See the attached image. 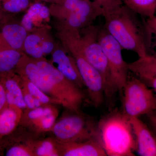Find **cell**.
I'll list each match as a JSON object with an SVG mask.
<instances>
[{
    "mask_svg": "<svg viewBox=\"0 0 156 156\" xmlns=\"http://www.w3.org/2000/svg\"><path fill=\"white\" fill-rule=\"evenodd\" d=\"M27 31L17 23H5L1 29L0 38L9 48L21 51L27 36Z\"/></svg>",
    "mask_w": 156,
    "mask_h": 156,
    "instance_id": "cell-15",
    "label": "cell"
},
{
    "mask_svg": "<svg viewBox=\"0 0 156 156\" xmlns=\"http://www.w3.org/2000/svg\"><path fill=\"white\" fill-rule=\"evenodd\" d=\"M57 115L58 113L44 116L34 122L31 126L40 132L50 131L55 125Z\"/></svg>",
    "mask_w": 156,
    "mask_h": 156,
    "instance_id": "cell-25",
    "label": "cell"
},
{
    "mask_svg": "<svg viewBox=\"0 0 156 156\" xmlns=\"http://www.w3.org/2000/svg\"><path fill=\"white\" fill-rule=\"evenodd\" d=\"M99 29L96 26L87 27L83 35H81V45L87 61L100 73L103 78L105 95L110 97L109 71L106 56L98 41Z\"/></svg>",
    "mask_w": 156,
    "mask_h": 156,
    "instance_id": "cell-9",
    "label": "cell"
},
{
    "mask_svg": "<svg viewBox=\"0 0 156 156\" xmlns=\"http://www.w3.org/2000/svg\"><path fill=\"white\" fill-rule=\"evenodd\" d=\"M7 105L5 89L2 81V76H0V112Z\"/></svg>",
    "mask_w": 156,
    "mask_h": 156,
    "instance_id": "cell-30",
    "label": "cell"
},
{
    "mask_svg": "<svg viewBox=\"0 0 156 156\" xmlns=\"http://www.w3.org/2000/svg\"><path fill=\"white\" fill-rule=\"evenodd\" d=\"M129 71L140 80L156 78V57L147 55L128 63Z\"/></svg>",
    "mask_w": 156,
    "mask_h": 156,
    "instance_id": "cell-17",
    "label": "cell"
},
{
    "mask_svg": "<svg viewBox=\"0 0 156 156\" xmlns=\"http://www.w3.org/2000/svg\"><path fill=\"white\" fill-rule=\"evenodd\" d=\"M14 71L2 76L5 86L8 105L17 107L23 110L27 108L24 100L20 77L16 76Z\"/></svg>",
    "mask_w": 156,
    "mask_h": 156,
    "instance_id": "cell-14",
    "label": "cell"
},
{
    "mask_svg": "<svg viewBox=\"0 0 156 156\" xmlns=\"http://www.w3.org/2000/svg\"><path fill=\"white\" fill-rule=\"evenodd\" d=\"M52 60L55 67L79 88L85 87L74 58L65 48H55L52 52Z\"/></svg>",
    "mask_w": 156,
    "mask_h": 156,
    "instance_id": "cell-12",
    "label": "cell"
},
{
    "mask_svg": "<svg viewBox=\"0 0 156 156\" xmlns=\"http://www.w3.org/2000/svg\"><path fill=\"white\" fill-rule=\"evenodd\" d=\"M50 11L49 8L47 6L43 5L40 11L39 17L41 19H46L49 17L50 15Z\"/></svg>",
    "mask_w": 156,
    "mask_h": 156,
    "instance_id": "cell-34",
    "label": "cell"
},
{
    "mask_svg": "<svg viewBox=\"0 0 156 156\" xmlns=\"http://www.w3.org/2000/svg\"><path fill=\"white\" fill-rule=\"evenodd\" d=\"M95 138L107 156H135V135L130 119L123 112H115L101 119L96 128Z\"/></svg>",
    "mask_w": 156,
    "mask_h": 156,
    "instance_id": "cell-1",
    "label": "cell"
},
{
    "mask_svg": "<svg viewBox=\"0 0 156 156\" xmlns=\"http://www.w3.org/2000/svg\"><path fill=\"white\" fill-rule=\"evenodd\" d=\"M34 156H59L58 143L56 140L48 139L36 142H29Z\"/></svg>",
    "mask_w": 156,
    "mask_h": 156,
    "instance_id": "cell-20",
    "label": "cell"
},
{
    "mask_svg": "<svg viewBox=\"0 0 156 156\" xmlns=\"http://www.w3.org/2000/svg\"><path fill=\"white\" fill-rule=\"evenodd\" d=\"M20 77L22 87L26 89L34 97L39 99L42 103L45 105L53 103L59 104L57 101L46 94L28 79L22 76H20Z\"/></svg>",
    "mask_w": 156,
    "mask_h": 156,
    "instance_id": "cell-21",
    "label": "cell"
},
{
    "mask_svg": "<svg viewBox=\"0 0 156 156\" xmlns=\"http://www.w3.org/2000/svg\"><path fill=\"white\" fill-rule=\"evenodd\" d=\"M6 156H34L30 144L16 145L10 147L6 152Z\"/></svg>",
    "mask_w": 156,
    "mask_h": 156,
    "instance_id": "cell-27",
    "label": "cell"
},
{
    "mask_svg": "<svg viewBox=\"0 0 156 156\" xmlns=\"http://www.w3.org/2000/svg\"><path fill=\"white\" fill-rule=\"evenodd\" d=\"M96 128L90 121L79 114L63 117L55 123L51 131L58 143L83 141L95 137Z\"/></svg>",
    "mask_w": 156,
    "mask_h": 156,
    "instance_id": "cell-5",
    "label": "cell"
},
{
    "mask_svg": "<svg viewBox=\"0 0 156 156\" xmlns=\"http://www.w3.org/2000/svg\"><path fill=\"white\" fill-rule=\"evenodd\" d=\"M44 38L41 34L37 32L27 35L23 44V50L25 54L30 56L34 50L41 45Z\"/></svg>",
    "mask_w": 156,
    "mask_h": 156,
    "instance_id": "cell-26",
    "label": "cell"
},
{
    "mask_svg": "<svg viewBox=\"0 0 156 156\" xmlns=\"http://www.w3.org/2000/svg\"><path fill=\"white\" fill-rule=\"evenodd\" d=\"M96 5L99 7L102 10V12L105 10H108L118 5H122V2L118 0H92Z\"/></svg>",
    "mask_w": 156,
    "mask_h": 156,
    "instance_id": "cell-28",
    "label": "cell"
},
{
    "mask_svg": "<svg viewBox=\"0 0 156 156\" xmlns=\"http://www.w3.org/2000/svg\"><path fill=\"white\" fill-rule=\"evenodd\" d=\"M155 92H156V91H155ZM155 101H156V95H155Z\"/></svg>",
    "mask_w": 156,
    "mask_h": 156,
    "instance_id": "cell-37",
    "label": "cell"
},
{
    "mask_svg": "<svg viewBox=\"0 0 156 156\" xmlns=\"http://www.w3.org/2000/svg\"><path fill=\"white\" fill-rule=\"evenodd\" d=\"M23 53L9 48L0 38V76L15 70Z\"/></svg>",
    "mask_w": 156,
    "mask_h": 156,
    "instance_id": "cell-18",
    "label": "cell"
},
{
    "mask_svg": "<svg viewBox=\"0 0 156 156\" xmlns=\"http://www.w3.org/2000/svg\"><path fill=\"white\" fill-rule=\"evenodd\" d=\"M31 109L27 108L25 112L23 113L20 123L22 122L27 126H31L37 120L46 115L45 106Z\"/></svg>",
    "mask_w": 156,
    "mask_h": 156,
    "instance_id": "cell-24",
    "label": "cell"
},
{
    "mask_svg": "<svg viewBox=\"0 0 156 156\" xmlns=\"http://www.w3.org/2000/svg\"><path fill=\"white\" fill-rule=\"evenodd\" d=\"M4 12L0 10V20H2L3 18H4Z\"/></svg>",
    "mask_w": 156,
    "mask_h": 156,
    "instance_id": "cell-36",
    "label": "cell"
},
{
    "mask_svg": "<svg viewBox=\"0 0 156 156\" xmlns=\"http://www.w3.org/2000/svg\"><path fill=\"white\" fill-rule=\"evenodd\" d=\"M147 25L149 31L156 34V16L147 18Z\"/></svg>",
    "mask_w": 156,
    "mask_h": 156,
    "instance_id": "cell-33",
    "label": "cell"
},
{
    "mask_svg": "<svg viewBox=\"0 0 156 156\" xmlns=\"http://www.w3.org/2000/svg\"><path fill=\"white\" fill-rule=\"evenodd\" d=\"M123 90L122 112L129 119L147 115L156 109L153 92L140 79L128 80Z\"/></svg>",
    "mask_w": 156,
    "mask_h": 156,
    "instance_id": "cell-4",
    "label": "cell"
},
{
    "mask_svg": "<svg viewBox=\"0 0 156 156\" xmlns=\"http://www.w3.org/2000/svg\"><path fill=\"white\" fill-rule=\"evenodd\" d=\"M146 115L151 130L156 135V109Z\"/></svg>",
    "mask_w": 156,
    "mask_h": 156,
    "instance_id": "cell-32",
    "label": "cell"
},
{
    "mask_svg": "<svg viewBox=\"0 0 156 156\" xmlns=\"http://www.w3.org/2000/svg\"><path fill=\"white\" fill-rule=\"evenodd\" d=\"M58 6L63 25L76 29L91 25L102 15V10L91 0H60Z\"/></svg>",
    "mask_w": 156,
    "mask_h": 156,
    "instance_id": "cell-6",
    "label": "cell"
},
{
    "mask_svg": "<svg viewBox=\"0 0 156 156\" xmlns=\"http://www.w3.org/2000/svg\"><path fill=\"white\" fill-rule=\"evenodd\" d=\"M30 0H0V10L4 13H17L28 7Z\"/></svg>",
    "mask_w": 156,
    "mask_h": 156,
    "instance_id": "cell-22",
    "label": "cell"
},
{
    "mask_svg": "<svg viewBox=\"0 0 156 156\" xmlns=\"http://www.w3.org/2000/svg\"><path fill=\"white\" fill-rule=\"evenodd\" d=\"M41 1H48V0H41Z\"/></svg>",
    "mask_w": 156,
    "mask_h": 156,
    "instance_id": "cell-39",
    "label": "cell"
},
{
    "mask_svg": "<svg viewBox=\"0 0 156 156\" xmlns=\"http://www.w3.org/2000/svg\"><path fill=\"white\" fill-rule=\"evenodd\" d=\"M133 13L123 4L104 11L102 16L104 17V28L122 49L133 51L139 57H143L147 55L145 43Z\"/></svg>",
    "mask_w": 156,
    "mask_h": 156,
    "instance_id": "cell-2",
    "label": "cell"
},
{
    "mask_svg": "<svg viewBox=\"0 0 156 156\" xmlns=\"http://www.w3.org/2000/svg\"><path fill=\"white\" fill-rule=\"evenodd\" d=\"M68 50L75 60L90 100L94 106H100L105 95V87L102 76L87 61L80 44H72L68 47Z\"/></svg>",
    "mask_w": 156,
    "mask_h": 156,
    "instance_id": "cell-7",
    "label": "cell"
},
{
    "mask_svg": "<svg viewBox=\"0 0 156 156\" xmlns=\"http://www.w3.org/2000/svg\"><path fill=\"white\" fill-rule=\"evenodd\" d=\"M15 70L18 75L28 79L46 94L57 101L59 105L67 109V101L64 95L52 78L39 67L33 58L23 53Z\"/></svg>",
    "mask_w": 156,
    "mask_h": 156,
    "instance_id": "cell-8",
    "label": "cell"
},
{
    "mask_svg": "<svg viewBox=\"0 0 156 156\" xmlns=\"http://www.w3.org/2000/svg\"><path fill=\"white\" fill-rule=\"evenodd\" d=\"M23 113L19 108L9 105L0 112V138L15 130L20 123Z\"/></svg>",
    "mask_w": 156,
    "mask_h": 156,
    "instance_id": "cell-16",
    "label": "cell"
},
{
    "mask_svg": "<svg viewBox=\"0 0 156 156\" xmlns=\"http://www.w3.org/2000/svg\"><path fill=\"white\" fill-rule=\"evenodd\" d=\"M118 1H120V2H123V0H118Z\"/></svg>",
    "mask_w": 156,
    "mask_h": 156,
    "instance_id": "cell-38",
    "label": "cell"
},
{
    "mask_svg": "<svg viewBox=\"0 0 156 156\" xmlns=\"http://www.w3.org/2000/svg\"><path fill=\"white\" fill-rule=\"evenodd\" d=\"M41 46L44 55L50 54L55 48V45L52 41L44 38L41 43Z\"/></svg>",
    "mask_w": 156,
    "mask_h": 156,
    "instance_id": "cell-29",
    "label": "cell"
},
{
    "mask_svg": "<svg viewBox=\"0 0 156 156\" xmlns=\"http://www.w3.org/2000/svg\"><path fill=\"white\" fill-rule=\"evenodd\" d=\"M22 88L24 100L27 108L31 109L35 108L34 105V97L31 95L30 93L23 87H22Z\"/></svg>",
    "mask_w": 156,
    "mask_h": 156,
    "instance_id": "cell-31",
    "label": "cell"
},
{
    "mask_svg": "<svg viewBox=\"0 0 156 156\" xmlns=\"http://www.w3.org/2000/svg\"><path fill=\"white\" fill-rule=\"evenodd\" d=\"M58 147L59 156H107L95 137L85 141L58 143Z\"/></svg>",
    "mask_w": 156,
    "mask_h": 156,
    "instance_id": "cell-13",
    "label": "cell"
},
{
    "mask_svg": "<svg viewBox=\"0 0 156 156\" xmlns=\"http://www.w3.org/2000/svg\"><path fill=\"white\" fill-rule=\"evenodd\" d=\"M43 4L36 3L31 5L26 14L23 17L21 25L27 31L31 30L33 27L34 20L37 17H39L40 11Z\"/></svg>",
    "mask_w": 156,
    "mask_h": 156,
    "instance_id": "cell-23",
    "label": "cell"
},
{
    "mask_svg": "<svg viewBox=\"0 0 156 156\" xmlns=\"http://www.w3.org/2000/svg\"><path fill=\"white\" fill-rule=\"evenodd\" d=\"M129 119L136 139V151L141 156H156L155 134L138 117Z\"/></svg>",
    "mask_w": 156,
    "mask_h": 156,
    "instance_id": "cell-11",
    "label": "cell"
},
{
    "mask_svg": "<svg viewBox=\"0 0 156 156\" xmlns=\"http://www.w3.org/2000/svg\"><path fill=\"white\" fill-rule=\"evenodd\" d=\"M148 86L153 88L156 91V78L152 79H144L140 80Z\"/></svg>",
    "mask_w": 156,
    "mask_h": 156,
    "instance_id": "cell-35",
    "label": "cell"
},
{
    "mask_svg": "<svg viewBox=\"0 0 156 156\" xmlns=\"http://www.w3.org/2000/svg\"><path fill=\"white\" fill-rule=\"evenodd\" d=\"M98 41L107 60L111 97L123 90L128 81V63L123 59L121 45L105 28L99 29Z\"/></svg>",
    "mask_w": 156,
    "mask_h": 156,
    "instance_id": "cell-3",
    "label": "cell"
},
{
    "mask_svg": "<svg viewBox=\"0 0 156 156\" xmlns=\"http://www.w3.org/2000/svg\"><path fill=\"white\" fill-rule=\"evenodd\" d=\"M36 64L47 73L64 95L68 105V109L79 112L84 99L81 89L60 73L53 64L43 58H33Z\"/></svg>",
    "mask_w": 156,
    "mask_h": 156,
    "instance_id": "cell-10",
    "label": "cell"
},
{
    "mask_svg": "<svg viewBox=\"0 0 156 156\" xmlns=\"http://www.w3.org/2000/svg\"><path fill=\"white\" fill-rule=\"evenodd\" d=\"M123 3L135 14L147 18L155 16L156 0H123Z\"/></svg>",
    "mask_w": 156,
    "mask_h": 156,
    "instance_id": "cell-19",
    "label": "cell"
}]
</instances>
